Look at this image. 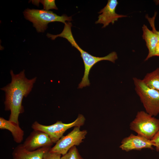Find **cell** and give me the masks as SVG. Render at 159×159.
<instances>
[{"label": "cell", "mask_w": 159, "mask_h": 159, "mask_svg": "<svg viewBox=\"0 0 159 159\" xmlns=\"http://www.w3.org/2000/svg\"><path fill=\"white\" fill-rule=\"evenodd\" d=\"M61 159H84L79 153L76 146L72 148L65 155H62Z\"/></svg>", "instance_id": "cell-15"}, {"label": "cell", "mask_w": 159, "mask_h": 159, "mask_svg": "<svg viewBox=\"0 0 159 159\" xmlns=\"http://www.w3.org/2000/svg\"><path fill=\"white\" fill-rule=\"evenodd\" d=\"M151 140L157 152L159 151V129Z\"/></svg>", "instance_id": "cell-18"}, {"label": "cell", "mask_w": 159, "mask_h": 159, "mask_svg": "<svg viewBox=\"0 0 159 159\" xmlns=\"http://www.w3.org/2000/svg\"><path fill=\"white\" fill-rule=\"evenodd\" d=\"M78 51L80 52L85 67L84 74L81 81L78 85V88L80 89L90 86V83L89 79L90 72L96 64L102 60L109 61L114 63L118 59L117 54L115 52H113L105 56L99 57L90 54L81 48H80Z\"/></svg>", "instance_id": "cell-7"}, {"label": "cell", "mask_w": 159, "mask_h": 159, "mask_svg": "<svg viewBox=\"0 0 159 159\" xmlns=\"http://www.w3.org/2000/svg\"><path fill=\"white\" fill-rule=\"evenodd\" d=\"M85 118L82 114H79L73 122L64 123L61 121H58L51 125H46L41 124L36 121L32 124L31 127L33 130L42 131L47 134L54 143H56L68 129L73 127H81L85 123Z\"/></svg>", "instance_id": "cell-5"}, {"label": "cell", "mask_w": 159, "mask_h": 159, "mask_svg": "<svg viewBox=\"0 0 159 159\" xmlns=\"http://www.w3.org/2000/svg\"><path fill=\"white\" fill-rule=\"evenodd\" d=\"M49 135L39 130H33L22 144L29 151H34L44 147H50L53 144Z\"/></svg>", "instance_id": "cell-8"}, {"label": "cell", "mask_w": 159, "mask_h": 159, "mask_svg": "<svg viewBox=\"0 0 159 159\" xmlns=\"http://www.w3.org/2000/svg\"><path fill=\"white\" fill-rule=\"evenodd\" d=\"M156 16V15H155L153 17L151 18L149 17L148 16H147L146 18L149 21L150 25L152 28V31L157 34L159 36V31H158L156 30L154 25V21Z\"/></svg>", "instance_id": "cell-19"}, {"label": "cell", "mask_w": 159, "mask_h": 159, "mask_svg": "<svg viewBox=\"0 0 159 159\" xmlns=\"http://www.w3.org/2000/svg\"><path fill=\"white\" fill-rule=\"evenodd\" d=\"M130 127L137 135L151 140L159 129V119L140 111L130 122Z\"/></svg>", "instance_id": "cell-4"}, {"label": "cell", "mask_w": 159, "mask_h": 159, "mask_svg": "<svg viewBox=\"0 0 159 159\" xmlns=\"http://www.w3.org/2000/svg\"><path fill=\"white\" fill-rule=\"evenodd\" d=\"M80 127H74L73 129L67 135L62 136L49 151L63 155L67 153L74 146L79 145L85 138L87 133L86 130H81Z\"/></svg>", "instance_id": "cell-6"}, {"label": "cell", "mask_w": 159, "mask_h": 159, "mask_svg": "<svg viewBox=\"0 0 159 159\" xmlns=\"http://www.w3.org/2000/svg\"><path fill=\"white\" fill-rule=\"evenodd\" d=\"M62 155L48 151L44 155L43 159H61Z\"/></svg>", "instance_id": "cell-17"}, {"label": "cell", "mask_w": 159, "mask_h": 159, "mask_svg": "<svg viewBox=\"0 0 159 159\" xmlns=\"http://www.w3.org/2000/svg\"><path fill=\"white\" fill-rule=\"evenodd\" d=\"M142 80L149 87L159 91V68L147 73Z\"/></svg>", "instance_id": "cell-14"}, {"label": "cell", "mask_w": 159, "mask_h": 159, "mask_svg": "<svg viewBox=\"0 0 159 159\" xmlns=\"http://www.w3.org/2000/svg\"><path fill=\"white\" fill-rule=\"evenodd\" d=\"M118 4L117 0H108L106 6L98 13L101 14L99 16L95 23L102 24L103 25L102 27L104 28L110 23L113 24L120 18L127 17L126 15H120L116 12L115 9Z\"/></svg>", "instance_id": "cell-10"}, {"label": "cell", "mask_w": 159, "mask_h": 159, "mask_svg": "<svg viewBox=\"0 0 159 159\" xmlns=\"http://www.w3.org/2000/svg\"><path fill=\"white\" fill-rule=\"evenodd\" d=\"M25 18L32 22L37 32H43L47 28L50 22L59 21L65 24L66 21L72 20V16L63 15H57L52 11L44 10L27 9L23 12Z\"/></svg>", "instance_id": "cell-2"}, {"label": "cell", "mask_w": 159, "mask_h": 159, "mask_svg": "<svg viewBox=\"0 0 159 159\" xmlns=\"http://www.w3.org/2000/svg\"><path fill=\"white\" fill-rule=\"evenodd\" d=\"M133 80L136 93L145 110L151 116L159 114V91L147 86L142 80L134 77Z\"/></svg>", "instance_id": "cell-3"}, {"label": "cell", "mask_w": 159, "mask_h": 159, "mask_svg": "<svg viewBox=\"0 0 159 159\" xmlns=\"http://www.w3.org/2000/svg\"><path fill=\"white\" fill-rule=\"evenodd\" d=\"M153 146L151 140L138 135L131 134L122 140L120 148L122 150L128 152L134 150H140L144 149L152 150Z\"/></svg>", "instance_id": "cell-9"}, {"label": "cell", "mask_w": 159, "mask_h": 159, "mask_svg": "<svg viewBox=\"0 0 159 159\" xmlns=\"http://www.w3.org/2000/svg\"><path fill=\"white\" fill-rule=\"evenodd\" d=\"M155 56L159 57V42L156 46Z\"/></svg>", "instance_id": "cell-20"}, {"label": "cell", "mask_w": 159, "mask_h": 159, "mask_svg": "<svg viewBox=\"0 0 159 159\" xmlns=\"http://www.w3.org/2000/svg\"><path fill=\"white\" fill-rule=\"evenodd\" d=\"M39 1L43 4L44 10L48 11L51 9H58L54 0H39Z\"/></svg>", "instance_id": "cell-16"}, {"label": "cell", "mask_w": 159, "mask_h": 159, "mask_svg": "<svg viewBox=\"0 0 159 159\" xmlns=\"http://www.w3.org/2000/svg\"><path fill=\"white\" fill-rule=\"evenodd\" d=\"M143 38L145 42L148 50V55L145 59L146 61L155 55L156 45L159 42V36L153 32L149 29L145 24L142 27Z\"/></svg>", "instance_id": "cell-12"}, {"label": "cell", "mask_w": 159, "mask_h": 159, "mask_svg": "<svg viewBox=\"0 0 159 159\" xmlns=\"http://www.w3.org/2000/svg\"><path fill=\"white\" fill-rule=\"evenodd\" d=\"M51 148H42L34 151L26 149L22 144H20L13 150L12 155L13 159H43L44 154Z\"/></svg>", "instance_id": "cell-11"}, {"label": "cell", "mask_w": 159, "mask_h": 159, "mask_svg": "<svg viewBox=\"0 0 159 159\" xmlns=\"http://www.w3.org/2000/svg\"><path fill=\"white\" fill-rule=\"evenodd\" d=\"M10 73L11 82L1 90L5 92V110L10 111L9 120L19 123V115L24 111L22 104L23 98L27 96L31 91L37 77L27 79L24 70L17 74L11 70Z\"/></svg>", "instance_id": "cell-1"}, {"label": "cell", "mask_w": 159, "mask_h": 159, "mask_svg": "<svg viewBox=\"0 0 159 159\" xmlns=\"http://www.w3.org/2000/svg\"><path fill=\"white\" fill-rule=\"evenodd\" d=\"M0 129L7 130L11 133L14 141L20 143L23 140L24 131L21 128L19 123L7 120L3 117H0Z\"/></svg>", "instance_id": "cell-13"}]
</instances>
